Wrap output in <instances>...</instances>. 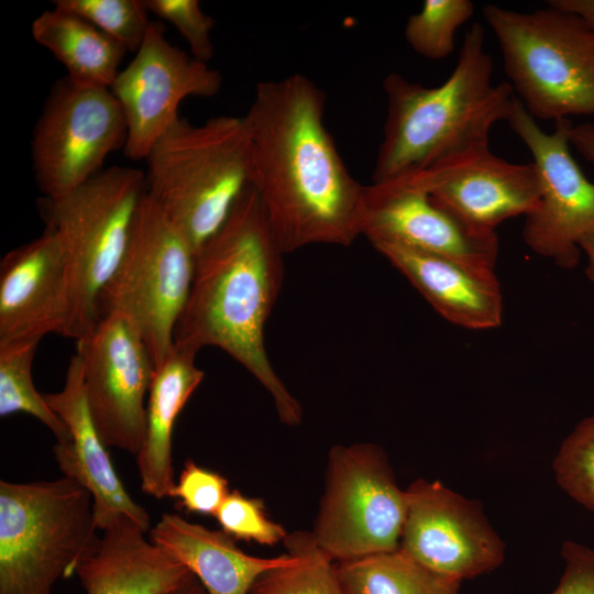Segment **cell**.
I'll return each instance as SVG.
<instances>
[{
    "mask_svg": "<svg viewBox=\"0 0 594 594\" xmlns=\"http://www.w3.org/2000/svg\"><path fill=\"white\" fill-rule=\"evenodd\" d=\"M324 92L293 74L256 85L243 118L249 179L284 254L314 244L350 246L362 235L365 186L324 124Z\"/></svg>",
    "mask_w": 594,
    "mask_h": 594,
    "instance_id": "6da1fadb",
    "label": "cell"
},
{
    "mask_svg": "<svg viewBox=\"0 0 594 594\" xmlns=\"http://www.w3.org/2000/svg\"><path fill=\"white\" fill-rule=\"evenodd\" d=\"M283 255L249 185L197 251L174 345L194 353L205 346L227 352L266 389L280 422L296 427L302 420L301 405L275 372L264 338L284 280Z\"/></svg>",
    "mask_w": 594,
    "mask_h": 594,
    "instance_id": "7a4b0ae2",
    "label": "cell"
},
{
    "mask_svg": "<svg viewBox=\"0 0 594 594\" xmlns=\"http://www.w3.org/2000/svg\"><path fill=\"white\" fill-rule=\"evenodd\" d=\"M482 25L466 31L458 62L437 87L388 74L383 136L372 183L463 164L491 151L490 132L515 100L509 82H494Z\"/></svg>",
    "mask_w": 594,
    "mask_h": 594,
    "instance_id": "3957f363",
    "label": "cell"
},
{
    "mask_svg": "<svg viewBox=\"0 0 594 594\" xmlns=\"http://www.w3.org/2000/svg\"><path fill=\"white\" fill-rule=\"evenodd\" d=\"M146 191L196 252L222 226L250 185L243 118L196 125L179 118L146 156Z\"/></svg>",
    "mask_w": 594,
    "mask_h": 594,
    "instance_id": "277c9868",
    "label": "cell"
},
{
    "mask_svg": "<svg viewBox=\"0 0 594 594\" xmlns=\"http://www.w3.org/2000/svg\"><path fill=\"white\" fill-rule=\"evenodd\" d=\"M509 84L536 120L594 116V28L547 2L531 12L486 4Z\"/></svg>",
    "mask_w": 594,
    "mask_h": 594,
    "instance_id": "5b68a950",
    "label": "cell"
},
{
    "mask_svg": "<svg viewBox=\"0 0 594 594\" xmlns=\"http://www.w3.org/2000/svg\"><path fill=\"white\" fill-rule=\"evenodd\" d=\"M94 499L77 481L0 482V594H51L98 544Z\"/></svg>",
    "mask_w": 594,
    "mask_h": 594,
    "instance_id": "8992f818",
    "label": "cell"
},
{
    "mask_svg": "<svg viewBox=\"0 0 594 594\" xmlns=\"http://www.w3.org/2000/svg\"><path fill=\"white\" fill-rule=\"evenodd\" d=\"M145 194V173L112 166L63 197L38 200L45 229L58 235L68 261L73 307L67 338L77 342L98 323L99 296L121 262Z\"/></svg>",
    "mask_w": 594,
    "mask_h": 594,
    "instance_id": "52a82bcc",
    "label": "cell"
},
{
    "mask_svg": "<svg viewBox=\"0 0 594 594\" xmlns=\"http://www.w3.org/2000/svg\"><path fill=\"white\" fill-rule=\"evenodd\" d=\"M196 250L145 194L119 266L98 301L100 317L116 312L140 330L155 367L174 349V331L187 301Z\"/></svg>",
    "mask_w": 594,
    "mask_h": 594,
    "instance_id": "ba28073f",
    "label": "cell"
},
{
    "mask_svg": "<svg viewBox=\"0 0 594 594\" xmlns=\"http://www.w3.org/2000/svg\"><path fill=\"white\" fill-rule=\"evenodd\" d=\"M324 483L311 535L333 562L399 547L408 497L383 449L373 443L332 447Z\"/></svg>",
    "mask_w": 594,
    "mask_h": 594,
    "instance_id": "9c48e42d",
    "label": "cell"
},
{
    "mask_svg": "<svg viewBox=\"0 0 594 594\" xmlns=\"http://www.w3.org/2000/svg\"><path fill=\"white\" fill-rule=\"evenodd\" d=\"M127 121L108 88L57 81L33 130L35 182L43 197H63L97 175L107 156L124 146Z\"/></svg>",
    "mask_w": 594,
    "mask_h": 594,
    "instance_id": "30bf717a",
    "label": "cell"
},
{
    "mask_svg": "<svg viewBox=\"0 0 594 594\" xmlns=\"http://www.w3.org/2000/svg\"><path fill=\"white\" fill-rule=\"evenodd\" d=\"M506 122L524 142L540 177L537 208L525 217L522 239L539 256L561 268H574L581 257V241L594 233V182L571 154L570 119L554 122L544 132L515 98Z\"/></svg>",
    "mask_w": 594,
    "mask_h": 594,
    "instance_id": "8fae6325",
    "label": "cell"
},
{
    "mask_svg": "<svg viewBox=\"0 0 594 594\" xmlns=\"http://www.w3.org/2000/svg\"><path fill=\"white\" fill-rule=\"evenodd\" d=\"M76 348L82 359L88 409L103 444L136 455L144 441L145 399L155 371L140 330L127 317L107 314Z\"/></svg>",
    "mask_w": 594,
    "mask_h": 594,
    "instance_id": "7c38bea8",
    "label": "cell"
},
{
    "mask_svg": "<svg viewBox=\"0 0 594 594\" xmlns=\"http://www.w3.org/2000/svg\"><path fill=\"white\" fill-rule=\"evenodd\" d=\"M221 85L218 70L170 44L163 24L151 21L134 58L110 87L127 121L124 155L145 160L180 118L178 107L184 99L212 97Z\"/></svg>",
    "mask_w": 594,
    "mask_h": 594,
    "instance_id": "4fadbf2b",
    "label": "cell"
},
{
    "mask_svg": "<svg viewBox=\"0 0 594 594\" xmlns=\"http://www.w3.org/2000/svg\"><path fill=\"white\" fill-rule=\"evenodd\" d=\"M406 492L408 505L399 548L409 556L461 582L503 563L505 543L479 502L440 481L419 479Z\"/></svg>",
    "mask_w": 594,
    "mask_h": 594,
    "instance_id": "5bb4252c",
    "label": "cell"
},
{
    "mask_svg": "<svg viewBox=\"0 0 594 594\" xmlns=\"http://www.w3.org/2000/svg\"><path fill=\"white\" fill-rule=\"evenodd\" d=\"M362 235L495 270L497 234H480L436 205L413 176L365 186Z\"/></svg>",
    "mask_w": 594,
    "mask_h": 594,
    "instance_id": "9a60e30c",
    "label": "cell"
},
{
    "mask_svg": "<svg viewBox=\"0 0 594 594\" xmlns=\"http://www.w3.org/2000/svg\"><path fill=\"white\" fill-rule=\"evenodd\" d=\"M67 256L58 235L44 233L8 252L0 263V343L67 337L72 317Z\"/></svg>",
    "mask_w": 594,
    "mask_h": 594,
    "instance_id": "2e32d148",
    "label": "cell"
},
{
    "mask_svg": "<svg viewBox=\"0 0 594 594\" xmlns=\"http://www.w3.org/2000/svg\"><path fill=\"white\" fill-rule=\"evenodd\" d=\"M414 176L431 200L472 231L493 235L498 224L530 215L540 199V177L534 162L510 163L491 151L463 164Z\"/></svg>",
    "mask_w": 594,
    "mask_h": 594,
    "instance_id": "e0dca14e",
    "label": "cell"
},
{
    "mask_svg": "<svg viewBox=\"0 0 594 594\" xmlns=\"http://www.w3.org/2000/svg\"><path fill=\"white\" fill-rule=\"evenodd\" d=\"M43 396L70 436L68 442L54 446L56 462L64 476L91 494L97 529L103 531L118 518L127 517L147 531L150 516L124 488L90 416L79 353L70 359L63 388Z\"/></svg>",
    "mask_w": 594,
    "mask_h": 594,
    "instance_id": "ac0fdd59",
    "label": "cell"
},
{
    "mask_svg": "<svg viewBox=\"0 0 594 594\" xmlns=\"http://www.w3.org/2000/svg\"><path fill=\"white\" fill-rule=\"evenodd\" d=\"M371 244L450 323L469 330L502 324L504 300L495 271L393 242Z\"/></svg>",
    "mask_w": 594,
    "mask_h": 594,
    "instance_id": "d6986e66",
    "label": "cell"
},
{
    "mask_svg": "<svg viewBox=\"0 0 594 594\" xmlns=\"http://www.w3.org/2000/svg\"><path fill=\"white\" fill-rule=\"evenodd\" d=\"M75 573L86 594H169L195 579L127 517L108 526Z\"/></svg>",
    "mask_w": 594,
    "mask_h": 594,
    "instance_id": "ffe728a7",
    "label": "cell"
},
{
    "mask_svg": "<svg viewBox=\"0 0 594 594\" xmlns=\"http://www.w3.org/2000/svg\"><path fill=\"white\" fill-rule=\"evenodd\" d=\"M150 540L183 563L208 594H250L265 572L293 561L285 552L262 558L245 553L222 530H211L177 514H164Z\"/></svg>",
    "mask_w": 594,
    "mask_h": 594,
    "instance_id": "44dd1931",
    "label": "cell"
},
{
    "mask_svg": "<svg viewBox=\"0 0 594 594\" xmlns=\"http://www.w3.org/2000/svg\"><path fill=\"white\" fill-rule=\"evenodd\" d=\"M196 355L174 345L155 367L151 382L145 436L136 463L143 493L157 499L170 497L176 483L172 449L175 421L205 377Z\"/></svg>",
    "mask_w": 594,
    "mask_h": 594,
    "instance_id": "7402d4cb",
    "label": "cell"
},
{
    "mask_svg": "<svg viewBox=\"0 0 594 594\" xmlns=\"http://www.w3.org/2000/svg\"><path fill=\"white\" fill-rule=\"evenodd\" d=\"M34 41L66 68L67 78L84 87L112 86L127 50L85 19L53 8L32 23Z\"/></svg>",
    "mask_w": 594,
    "mask_h": 594,
    "instance_id": "603a6c76",
    "label": "cell"
},
{
    "mask_svg": "<svg viewBox=\"0 0 594 594\" xmlns=\"http://www.w3.org/2000/svg\"><path fill=\"white\" fill-rule=\"evenodd\" d=\"M345 594H458L461 581L441 575L399 547L334 562Z\"/></svg>",
    "mask_w": 594,
    "mask_h": 594,
    "instance_id": "cb8c5ba5",
    "label": "cell"
},
{
    "mask_svg": "<svg viewBox=\"0 0 594 594\" xmlns=\"http://www.w3.org/2000/svg\"><path fill=\"white\" fill-rule=\"evenodd\" d=\"M283 543L293 561L261 575L250 594H345L334 562L319 548L311 532L288 534Z\"/></svg>",
    "mask_w": 594,
    "mask_h": 594,
    "instance_id": "d4e9b609",
    "label": "cell"
},
{
    "mask_svg": "<svg viewBox=\"0 0 594 594\" xmlns=\"http://www.w3.org/2000/svg\"><path fill=\"white\" fill-rule=\"evenodd\" d=\"M40 341L23 339L0 343V416L31 415L53 432L58 443H65L70 440L67 427L33 383L32 363Z\"/></svg>",
    "mask_w": 594,
    "mask_h": 594,
    "instance_id": "484cf974",
    "label": "cell"
},
{
    "mask_svg": "<svg viewBox=\"0 0 594 594\" xmlns=\"http://www.w3.org/2000/svg\"><path fill=\"white\" fill-rule=\"evenodd\" d=\"M474 11L475 4L470 0H426L406 22V42L425 58L444 59L454 51L457 31Z\"/></svg>",
    "mask_w": 594,
    "mask_h": 594,
    "instance_id": "4316f807",
    "label": "cell"
},
{
    "mask_svg": "<svg viewBox=\"0 0 594 594\" xmlns=\"http://www.w3.org/2000/svg\"><path fill=\"white\" fill-rule=\"evenodd\" d=\"M53 3L85 19L134 53L151 23L144 0H55Z\"/></svg>",
    "mask_w": 594,
    "mask_h": 594,
    "instance_id": "83f0119b",
    "label": "cell"
},
{
    "mask_svg": "<svg viewBox=\"0 0 594 594\" xmlns=\"http://www.w3.org/2000/svg\"><path fill=\"white\" fill-rule=\"evenodd\" d=\"M552 468L559 486L594 512V413L583 418L562 441Z\"/></svg>",
    "mask_w": 594,
    "mask_h": 594,
    "instance_id": "f1b7e54d",
    "label": "cell"
},
{
    "mask_svg": "<svg viewBox=\"0 0 594 594\" xmlns=\"http://www.w3.org/2000/svg\"><path fill=\"white\" fill-rule=\"evenodd\" d=\"M221 530L234 540L254 541L263 546L284 542L288 532L266 514L262 499L230 491L213 516Z\"/></svg>",
    "mask_w": 594,
    "mask_h": 594,
    "instance_id": "f546056e",
    "label": "cell"
},
{
    "mask_svg": "<svg viewBox=\"0 0 594 594\" xmlns=\"http://www.w3.org/2000/svg\"><path fill=\"white\" fill-rule=\"evenodd\" d=\"M150 13L175 26L189 46L190 55L208 63L213 56L215 21L197 0H144Z\"/></svg>",
    "mask_w": 594,
    "mask_h": 594,
    "instance_id": "4dcf8cb0",
    "label": "cell"
},
{
    "mask_svg": "<svg viewBox=\"0 0 594 594\" xmlns=\"http://www.w3.org/2000/svg\"><path fill=\"white\" fill-rule=\"evenodd\" d=\"M229 493L224 476L188 459L170 497L178 499L179 506L189 513L215 516Z\"/></svg>",
    "mask_w": 594,
    "mask_h": 594,
    "instance_id": "1f68e13d",
    "label": "cell"
},
{
    "mask_svg": "<svg viewBox=\"0 0 594 594\" xmlns=\"http://www.w3.org/2000/svg\"><path fill=\"white\" fill-rule=\"evenodd\" d=\"M561 556L564 570L557 587L549 594H594V549L564 541Z\"/></svg>",
    "mask_w": 594,
    "mask_h": 594,
    "instance_id": "d6a6232c",
    "label": "cell"
},
{
    "mask_svg": "<svg viewBox=\"0 0 594 594\" xmlns=\"http://www.w3.org/2000/svg\"><path fill=\"white\" fill-rule=\"evenodd\" d=\"M570 142L587 162L594 165V123L585 122L573 125Z\"/></svg>",
    "mask_w": 594,
    "mask_h": 594,
    "instance_id": "836d02e7",
    "label": "cell"
},
{
    "mask_svg": "<svg viewBox=\"0 0 594 594\" xmlns=\"http://www.w3.org/2000/svg\"><path fill=\"white\" fill-rule=\"evenodd\" d=\"M547 2L580 15L594 28V0H549Z\"/></svg>",
    "mask_w": 594,
    "mask_h": 594,
    "instance_id": "e575fe53",
    "label": "cell"
},
{
    "mask_svg": "<svg viewBox=\"0 0 594 594\" xmlns=\"http://www.w3.org/2000/svg\"><path fill=\"white\" fill-rule=\"evenodd\" d=\"M580 248L586 260L585 274L594 285V233L585 237L581 241Z\"/></svg>",
    "mask_w": 594,
    "mask_h": 594,
    "instance_id": "d590c367",
    "label": "cell"
},
{
    "mask_svg": "<svg viewBox=\"0 0 594 594\" xmlns=\"http://www.w3.org/2000/svg\"><path fill=\"white\" fill-rule=\"evenodd\" d=\"M169 594H208L201 583L195 578L185 585L178 587Z\"/></svg>",
    "mask_w": 594,
    "mask_h": 594,
    "instance_id": "8d00e7d4",
    "label": "cell"
}]
</instances>
